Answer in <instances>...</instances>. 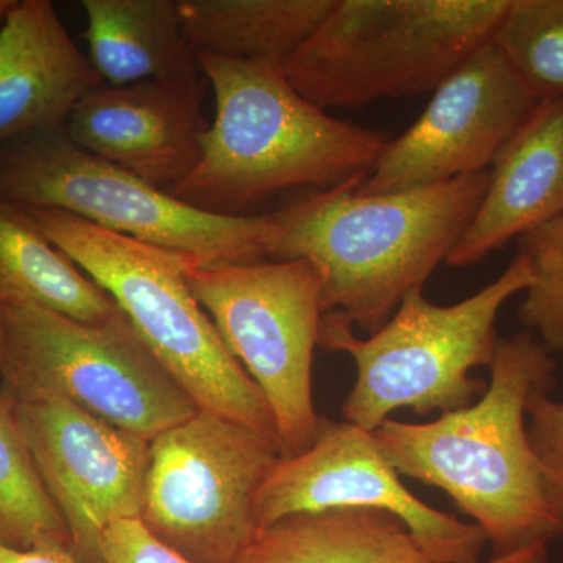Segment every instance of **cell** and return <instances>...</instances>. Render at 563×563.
Wrapping results in <instances>:
<instances>
[{"instance_id":"20","label":"cell","mask_w":563,"mask_h":563,"mask_svg":"<svg viewBox=\"0 0 563 563\" xmlns=\"http://www.w3.org/2000/svg\"><path fill=\"white\" fill-rule=\"evenodd\" d=\"M0 302L32 303L81 322L120 312L117 303L21 207L0 198Z\"/></svg>"},{"instance_id":"8","label":"cell","mask_w":563,"mask_h":563,"mask_svg":"<svg viewBox=\"0 0 563 563\" xmlns=\"http://www.w3.org/2000/svg\"><path fill=\"white\" fill-rule=\"evenodd\" d=\"M2 395L62 399L147 440L198 412L124 313L81 322L32 303H3Z\"/></svg>"},{"instance_id":"13","label":"cell","mask_w":563,"mask_h":563,"mask_svg":"<svg viewBox=\"0 0 563 563\" xmlns=\"http://www.w3.org/2000/svg\"><path fill=\"white\" fill-rule=\"evenodd\" d=\"M13 407L41 483L68 529L74 559L103 563L107 529L140 518L151 440L62 399Z\"/></svg>"},{"instance_id":"25","label":"cell","mask_w":563,"mask_h":563,"mask_svg":"<svg viewBox=\"0 0 563 563\" xmlns=\"http://www.w3.org/2000/svg\"><path fill=\"white\" fill-rule=\"evenodd\" d=\"M103 563H195L162 543L140 518L117 521L102 540Z\"/></svg>"},{"instance_id":"11","label":"cell","mask_w":563,"mask_h":563,"mask_svg":"<svg viewBox=\"0 0 563 563\" xmlns=\"http://www.w3.org/2000/svg\"><path fill=\"white\" fill-rule=\"evenodd\" d=\"M340 507L385 510L407 526L435 563H479L487 537L479 526L420 501L401 483L373 432L322 418L309 450L280 457L255 498L258 526L295 514Z\"/></svg>"},{"instance_id":"14","label":"cell","mask_w":563,"mask_h":563,"mask_svg":"<svg viewBox=\"0 0 563 563\" xmlns=\"http://www.w3.org/2000/svg\"><path fill=\"white\" fill-rule=\"evenodd\" d=\"M206 77L101 85L70 111L66 133L77 146L168 191L190 176L207 131Z\"/></svg>"},{"instance_id":"18","label":"cell","mask_w":563,"mask_h":563,"mask_svg":"<svg viewBox=\"0 0 563 563\" xmlns=\"http://www.w3.org/2000/svg\"><path fill=\"white\" fill-rule=\"evenodd\" d=\"M235 563H435L385 510L340 507L261 526Z\"/></svg>"},{"instance_id":"6","label":"cell","mask_w":563,"mask_h":563,"mask_svg":"<svg viewBox=\"0 0 563 563\" xmlns=\"http://www.w3.org/2000/svg\"><path fill=\"white\" fill-rule=\"evenodd\" d=\"M510 0H336L285 76L320 109L435 91L492 43Z\"/></svg>"},{"instance_id":"29","label":"cell","mask_w":563,"mask_h":563,"mask_svg":"<svg viewBox=\"0 0 563 563\" xmlns=\"http://www.w3.org/2000/svg\"><path fill=\"white\" fill-rule=\"evenodd\" d=\"M3 340H5V325H3V303L0 302V366H2Z\"/></svg>"},{"instance_id":"1","label":"cell","mask_w":563,"mask_h":563,"mask_svg":"<svg viewBox=\"0 0 563 563\" xmlns=\"http://www.w3.org/2000/svg\"><path fill=\"white\" fill-rule=\"evenodd\" d=\"M490 384L466 409L435 421L388 418L374 431L396 472L450 495L483 529L493 558L563 537L555 501L528 433V406L550 395L558 363L531 332L499 339Z\"/></svg>"},{"instance_id":"15","label":"cell","mask_w":563,"mask_h":563,"mask_svg":"<svg viewBox=\"0 0 563 563\" xmlns=\"http://www.w3.org/2000/svg\"><path fill=\"white\" fill-rule=\"evenodd\" d=\"M103 81L51 0H18L0 29V147L62 128Z\"/></svg>"},{"instance_id":"17","label":"cell","mask_w":563,"mask_h":563,"mask_svg":"<svg viewBox=\"0 0 563 563\" xmlns=\"http://www.w3.org/2000/svg\"><path fill=\"white\" fill-rule=\"evenodd\" d=\"M96 73L110 87L201 77L179 14V0H84Z\"/></svg>"},{"instance_id":"12","label":"cell","mask_w":563,"mask_h":563,"mask_svg":"<svg viewBox=\"0 0 563 563\" xmlns=\"http://www.w3.org/2000/svg\"><path fill=\"white\" fill-rule=\"evenodd\" d=\"M539 103L492 41L433 91L399 139L388 141L357 190L409 191L488 172Z\"/></svg>"},{"instance_id":"19","label":"cell","mask_w":563,"mask_h":563,"mask_svg":"<svg viewBox=\"0 0 563 563\" xmlns=\"http://www.w3.org/2000/svg\"><path fill=\"white\" fill-rule=\"evenodd\" d=\"M336 0H179L196 55L284 66L335 9Z\"/></svg>"},{"instance_id":"7","label":"cell","mask_w":563,"mask_h":563,"mask_svg":"<svg viewBox=\"0 0 563 563\" xmlns=\"http://www.w3.org/2000/svg\"><path fill=\"white\" fill-rule=\"evenodd\" d=\"M0 198L62 210L201 265L268 258L273 214L209 213L81 150L65 125L0 147Z\"/></svg>"},{"instance_id":"22","label":"cell","mask_w":563,"mask_h":563,"mask_svg":"<svg viewBox=\"0 0 563 563\" xmlns=\"http://www.w3.org/2000/svg\"><path fill=\"white\" fill-rule=\"evenodd\" d=\"M493 43L540 102L563 98V0H510Z\"/></svg>"},{"instance_id":"9","label":"cell","mask_w":563,"mask_h":563,"mask_svg":"<svg viewBox=\"0 0 563 563\" xmlns=\"http://www.w3.org/2000/svg\"><path fill=\"white\" fill-rule=\"evenodd\" d=\"M185 277L225 346L265 396L282 457L309 450L322 420L312 390L313 354L324 314L320 273L298 258L192 263Z\"/></svg>"},{"instance_id":"4","label":"cell","mask_w":563,"mask_h":563,"mask_svg":"<svg viewBox=\"0 0 563 563\" xmlns=\"http://www.w3.org/2000/svg\"><path fill=\"white\" fill-rule=\"evenodd\" d=\"M21 209L55 247L109 292L198 409L242 422L279 443L276 420L261 388L188 288L185 273L198 261L106 231L62 210Z\"/></svg>"},{"instance_id":"26","label":"cell","mask_w":563,"mask_h":563,"mask_svg":"<svg viewBox=\"0 0 563 563\" xmlns=\"http://www.w3.org/2000/svg\"><path fill=\"white\" fill-rule=\"evenodd\" d=\"M0 563H77L69 551L36 548V550H14L0 544Z\"/></svg>"},{"instance_id":"10","label":"cell","mask_w":563,"mask_h":563,"mask_svg":"<svg viewBox=\"0 0 563 563\" xmlns=\"http://www.w3.org/2000/svg\"><path fill=\"white\" fill-rule=\"evenodd\" d=\"M282 457L279 443L198 409L151 440L140 520L195 563H235L261 528L255 498Z\"/></svg>"},{"instance_id":"28","label":"cell","mask_w":563,"mask_h":563,"mask_svg":"<svg viewBox=\"0 0 563 563\" xmlns=\"http://www.w3.org/2000/svg\"><path fill=\"white\" fill-rule=\"evenodd\" d=\"M16 5L18 0H0V25H3Z\"/></svg>"},{"instance_id":"23","label":"cell","mask_w":563,"mask_h":563,"mask_svg":"<svg viewBox=\"0 0 563 563\" xmlns=\"http://www.w3.org/2000/svg\"><path fill=\"white\" fill-rule=\"evenodd\" d=\"M518 240L532 272L518 318L551 354H563V214Z\"/></svg>"},{"instance_id":"24","label":"cell","mask_w":563,"mask_h":563,"mask_svg":"<svg viewBox=\"0 0 563 563\" xmlns=\"http://www.w3.org/2000/svg\"><path fill=\"white\" fill-rule=\"evenodd\" d=\"M528 433L555 501L563 510V401L536 395L528 406Z\"/></svg>"},{"instance_id":"21","label":"cell","mask_w":563,"mask_h":563,"mask_svg":"<svg viewBox=\"0 0 563 563\" xmlns=\"http://www.w3.org/2000/svg\"><path fill=\"white\" fill-rule=\"evenodd\" d=\"M0 544L14 550L69 551L73 543L60 514L41 483L14 413L0 393ZM74 555V554H73Z\"/></svg>"},{"instance_id":"5","label":"cell","mask_w":563,"mask_h":563,"mask_svg":"<svg viewBox=\"0 0 563 563\" xmlns=\"http://www.w3.org/2000/svg\"><path fill=\"white\" fill-rule=\"evenodd\" d=\"M531 263L518 252L495 282L453 306H435L422 290L407 295L379 331L355 335L339 313L322 314L318 346L354 358L357 379L343 404L344 420L374 432L393 412L426 417L466 409L487 390L473 368L490 366L504 303L528 290Z\"/></svg>"},{"instance_id":"2","label":"cell","mask_w":563,"mask_h":563,"mask_svg":"<svg viewBox=\"0 0 563 563\" xmlns=\"http://www.w3.org/2000/svg\"><path fill=\"white\" fill-rule=\"evenodd\" d=\"M488 177L385 195H363V180L314 191L273 211L268 257L312 263L324 313L372 335L446 262L483 202Z\"/></svg>"},{"instance_id":"16","label":"cell","mask_w":563,"mask_h":563,"mask_svg":"<svg viewBox=\"0 0 563 563\" xmlns=\"http://www.w3.org/2000/svg\"><path fill=\"white\" fill-rule=\"evenodd\" d=\"M487 191L446 265L465 268L563 214V98L540 102L488 169Z\"/></svg>"},{"instance_id":"3","label":"cell","mask_w":563,"mask_h":563,"mask_svg":"<svg viewBox=\"0 0 563 563\" xmlns=\"http://www.w3.org/2000/svg\"><path fill=\"white\" fill-rule=\"evenodd\" d=\"M196 57L217 113L203 132L198 165L168 190L196 209L244 217L282 191L365 180L390 141L325 113L292 87L280 65Z\"/></svg>"},{"instance_id":"27","label":"cell","mask_w":563,"mask_h":563,"mask_svg":"<svg viewBox=\"0 0 563 563\" xmlns=\"http://www.w3.org/2000/svg\"><path fill=\"white\" fill-rule=\"evenodd\" d=\"M548 544H536V547L526 548L517 553L503 555V558H493L488 563H547Z\"/></svg>"}]
</instances>
